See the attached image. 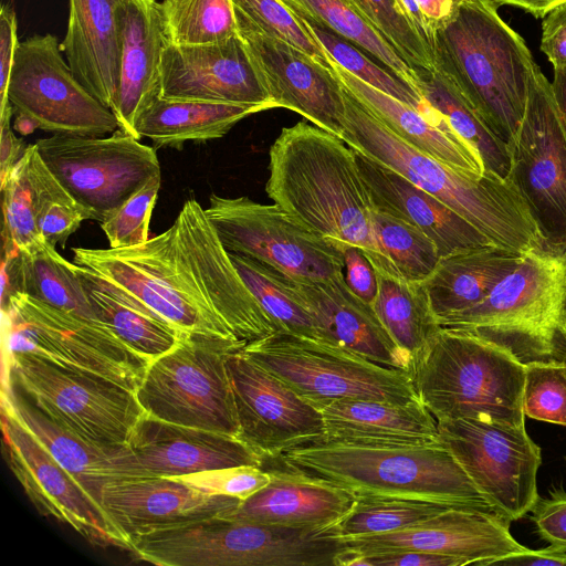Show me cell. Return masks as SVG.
Returning a JSON list of instances; mask_svg holds the SVG:
<instances>
[{"label": "cell", "mask_w": 566, "mask_h": 566, "mask_svg": "<svg viewBox=\"0 0 566 566\" xmlns=\"http://www.w3.org/2000/svg\"><path fill=\"white\" fill-rule=\"evenodd\" d=\"M282 1L294 13L332 30L419 91L420 77L417 71L398 54L349 0Z\"/></svg>", "instance_id": "cell-38"}, {"label": "cell", "mask_w": 566, "mask_h": 566, "mask_svg": "<svg viewBox=\"0 0 566 566\" xmlns=\"http://www.w3.org/2000/svg\"><path fill=\"white\" fill-rule=\"evenodd\" d=\"M34 144L54 177L99 222L160 174L156 149L119 128L109 137L53 135Z\"/></svg>", "instance_id": "cell-13"}, {"label": "cell", "mask_w": 566, "mask_h": 566, "mask_svg": "<svg viewBox=\"0 0 566 566\" xmlns=\"http://www.w3.org/2000/svg\"><path fill=\"white\" fill-rule=\"evenodd\" d=\"M19 43L15 11L11 4L2 3L0 9V113L9 105L7 91Z\"/></svg>", "instance_id": "cell-53"}, {"label": "cell", "mask_w": 566, "mask_h": 566, "mask_svg": "<svg viewBox=\"0 0 566 566\" xmlns=\"http://www.w3.org/2000/svg\"><path fill=\"white\" fill-rule=\"evenodd\" d=\"M262 105L159 97L139 117L136 130L157 147H180L186 142L223 137L243 118L266 111Z\"/></svg>", "instance_id": "cell-35"}, {"label": "cell", "mask_w": 566, "mask_h": 566, "mask_svg": "<svg viewBox=\"0 0 566 566\" xmlns=\"http://www.w3.org/2000/svg\"><path fill=\"white\" fill-rule=\"evenodd\" d=\"M453 506L458 505L417 497L357 495L352 510L336 523V532L342 538L398 532Z\"/></svg>", "instance_id": "cell-41"}, {"label": "cell", "mask_w": 566, "mask_h": 566, "mask_svg": "<svg viewBox=\"0 0 566 566\" xmlns=\"http://www.w3.org/2000/svg\"><path fill=\"white\" fill-rule=\"evenodd\" d=\"M2 313L8 322L9 353L105 378L134 392L149 365L103 323L57 310L27 294H12Z\"/></svg>", "instance_id": "cell-11"}, {"label": "cell", "mask_w": 566, "mask_h": 566, "mask_svg": "<svg viewBox=\"0 0 566 566\" xmlns=\"http://www.w3.org/2000/svg\"><path fill=\"white\" fill-rule=\"evenodd\" d=\"M495 565L511 566H566V552L548 546L543 549H531L507 556Z\"/></svg>", "instance_id": "cell-57"}, {"label": "cell", "mask_w": 566, "mask_h": 566, "mask_svg": "<svg viewBox=\"0 0 566 566\" xmlns=\"http://www.w3.org/2000/svg\"><path fill=\"white\" fill-rule=\"evenodd\" d=\"M274 107L298 113L342 137L345 129L343 85L332 64L247 25L237 24Z\"/></svg>", "instance_id": "cell-21"}, {"label": "cell", "mask_w": 566, "mask_h": 566, "mask_svg": "<svg viewBox=\"0 0 566 566\" xmlns=\"http://www.w3.org/2000/svg\"><path fill=\"white\" fill-rule=\"evenodd\" d=\"M510 178L546 239H566V124L536 64L525 113L509 144Z\"/></svg>", "instance_id": "cell-16"}, {"label": "cell", "mask_w": 566, "mask_h": 566, "mask_svg": "<svg viewBox=\"0 0 566 566\" xmlns=\"http://www.w3.org/2000/svg\"><path fill=\"white\" fill-rule=\"evenodd\" d=\"M322 438L349 443L426 446L440 442L438 422L419 400L391 403L340 399L322 407Z\"/></svg>", "instance_id": "cell-29"}, {"label": "cell", "mask_w": 566, "mask_h": 566, "mask_svg": "<svg viewBox=\"0 0 566 566\" xmlns=\"http://www.w3.org/2000/svg\"><path fill=\"white\" fill-rule=\"evenodd\" d=\"M226 365L237 409L238 438L263 460L324 436L321 410L241 349L228 353Z\"/></svg>", "instance_id": "cell-18"}, {"label": "cell", "mask_w": 566, "mask_h": 566, "mask_svg": "<svg viewBox=\"0 0 566 566\" xmlns=\"http://www.w3.org/2000/svg\"><path fill=\"white\" fill-rule=\"evenodd\" d=\"M378 254L368 259L376 270L421 282L434 270L440 255L434 242L415 226L387 212L371 211Z\"/></svg>", "instance_id": "cell-40"}, {"label": "cell", "mask_w": 566, "mask_h": 566, "mask_svg": "<svg viewBox=\"0 0 566 566\" xmlns=\"http://www.w3.org/2000/svg\"><path fill=\"white\" fill-rule=\"evenodd\" d=\"M565 460H566V457H565Z\"/></svg>", "instance_id": "cell-64"}, {"label": "cell", "mask_w": 566, "mask_h": 566, "mask_svg": "<svg viewBox=\"0 0 566 566\" xmlns=\"http://www.w3.org/2000/svg\"><path fill=\"white\" fill-rule=\"evenodd\" d=\"M7 375L50 420L96 446L126 444L145 415L134 391L34 356L8 352Z\"/></svg>", "instance_id": "cell-10"}, {"label": "cell", "mask_w": 566, "mask_h": 566, "mask_svg": "<svg viewBox=\"0 0 566 566\" xmlns=\"http://www.w3.org/2000/svg\"><path fill=\"white\" fill-rule=\"evenodd\" d=\"M525 366V417L566 427L565 363H531Z\"/></svg>", "instance_id": "cell-48"}, {"label": "cell", "mask_w": 566, "mask_h": 566, "mask_svg": "<svg viewBox=\"0 0 566 566\" xmlns=\"http://www.w3.org/2000/svg\"><path fill=\"white\" fill-rule=\"evenodd\" d=\"M464 560L436 553L405 551L369 556L353 554L348 566H464Z\"/></svg>", "instance_id": "cell-54"}, {"label": "cell", "mask_w": 566, "mask_h": 566, "mask_svg": "<svg viewBox=\"0 0 566 566\" xmlns=\"http://www.w3.org/2000/svg\"><path fill=\"white\" fill-rule=\"evenodd\" d=\"M538 535L549 546L566 552V491L553 490L547 497H539L531 510Z\"/></svg>", "instance_id": "cell-51"}, {"label": "cell", "mask_w": 566, "mask_h": 566, "mask_svg": "<svg viewBox=\"0 0 566 566\" xmlns=\"http://www.w3.org/2000/svg\"><path fill=\"white\" fill-rule=\"evenodd\" d=\"M160 9L169 43L209 44L238 34L232 0H163Z\"/></svg>", "instance_id": "cell-43"}, {"label": "cell", "mask_w": 566, "mask_h": 566, "mask_svg": "<svg viewBox=\"0 0 566 566\" xmlns=\"http://www.w3.org/2000/svg\"><path fill=\"white\" fill-rule=\"evenodd\" d=\"M340 83L407 144L461 171L483 174L478 155L448 123H437L413 107L366 84L331 57Z\"/></svg>", "instance_id": "cell-32"}, {"label": "cell", "mask_w": 566, "mask_h": 566, "mask_svg": "<svg viewBox=\"0 0 566 566\" xmlns=\"http://www.w3.org/2000/svg\"><path fill=\"white\" fill-rule=\"evenodd\" d=\"M232 3L237 24L280 39L331 65L327 52L282 0H232Z\"/></svg>", "instance_id": "cell-46"}, {"label": "cell", "mask_w": 566, "mask_h": 566, "mask_svg": "<svg viewBox=\"0 0 566 566\" xmlns=\"http://www.w3.org/2000/svg\"><path fill=\"white\" fill-rule=\"evenodd\" d=\"M349 1L411 67L436 70L432 51L412 29L397 0Z\"/></svg>", "instance_id": "cell-47"}, {"label": "cell", "mask_w": 566, "mask_h": 566, "mask_svg": "<svg viewBox=\"0 0 566 566\" xmlns=\"http://www.w3.org/2000/svg\"><path fill=\"white\" fill-rule=\"evenodd\" d=\"M375 272L378 291L373 307L397 345L411 358L440 328L426 290L421 282L385 270Z\"/></svg>", "instance_id": "cell-37"}, {"label": "cell", "mask_w": 566, "mask_h": 566, "mask_svg": "<svg viewBox=\"0 0 566 566\" xmlns=\"http://www.w3.org/2000/svg\"><path fill=\"white\" fill-rule=\"evenodd\" d=\"M263 459L238 437L144 415L123 447L124 480L178 478L230 467H262Z\"/></svg>", "instance_id": "cell-20"}, {"label": "cell", "mask_w": 566, "mask_h": 566, "mask_svg": "<svg viewBox=\"0 0 566 566\" xmlns=\"http://www.w3.org/2000/svg\"><path fill=\"white\" fill-rule=\"evenodd\" d=\"M522 256L489 244L440 258L431 274L421 281L438 324L483 302Z\"/></svg>", "instance_id": "cell-33"}, {"label": "cell", "mask_w": 566, "mask_h": 566, "mask_svg": "<svg viewBox=\"0 0 566 566\" xmlns=\"http://www.w3.org/2000/svg\"><path fill=\"white\" fill-rule=\"evenodd\" d=\"M14 128L21 135H29L33 133L38 128V126L30 117L23 114H17L14 119Z\"/></svg>", "instance_id": "cell-62"}, {"label": "cell", "mask_w": 566, "mask_h": 566, "mask_svg": "<svg viewBox=\"0 0 566 566\" xmlns=\"http://www.w3.org/2000/svg\"><path fill=\"white\" fill-rule=\"evenodd\" d=\"M510 524L496 512L458 505L398 532L343 539L359 556L420 551L486 566L528 549L513 537Z\"/></svg>", "instance_id": "cell-19"}, {"label": "cell", "mask_w": 566, "mask_h": 566, "mask_svg": "<svg viewBox=\"0 0 566 566\" xmlns=\"http://www.w3.org/2000/svg\"><path fill=\"white\" fill-rule=\"evenodd\" d=\"M291 280L317 322L319 339L408 370L411 358L390 336L373 305L350 291L344 273L325 280Z\"/></svg>", "instance_id": "cell-25"}, {"label": "cell", "mask_w": 566, "mask_h": 566, "mask_svg": "<svg viewBox=\"0 0 566 566\" xmlns=\"http://www.w3.org/2000/svg\"><path fill=\"white\" fill-rule=\"evenodd\" d=\"M127 0H69L60 49L76 78L112 108L119 81V8Z\"/></svg>", "instance_id": "cell-27"}, {"label": "cell", "mask_w": 566, "mask_h": 566, "mask_svg": "<svg viewBox=\"0 0 566 566\" xmlns=\"http://www.w3.org/2000/svg\"><path fill=\"white\" fill-rule=\"evenodd\" d=\"M7 97L17 114L53 135L97 137L118 129L112 109L76 78L51 33L19 43Z\"/></svg>", "instance_id": "cell-14"}, {"label": "cell", "mask_w": 566, "mask_h": 566, "mask_svg": "<svg viewBox=\"0 0 566 566\" xmlns=\"http://www.w3.org/2000/svg\"><path fill=\"white\" fill-rule=\"evenodd\" d=\"M262 468L326 482L356 496L417 497L496 512L441 441L396 446L317 438L264 459Z\"/></svg>", "instance_id": "cell-4"}, {"label": "cell", "mask_w": 566, "mask_h": 566, "mask_svg": "<svg viewBox=\"0 0 566 566\" xmlns=\"http://www.w3.org/2000/svg\"><path fill=\"white\" fill-rule=\"evenodd\" d=\"M523 365L566 359V239H546L480 304L446 317Z\"/></svg>", "instance_id": "cell-6"}, {"label": "cell", "mask_w": 566, "mask_h": 566, "mask_svg": "<svg viewBox=\"0 0 566 566\" xmlns=\"http://www.w3.org/2000/svg\"><path fill=\"white\" fill-rule=\"evenodd\" d=\"M419 9L437 32L439 28L451 21L464 0H416Z\"/></svg>", "instance_id": "cell-58"}, {"label": "cell", "mask_w": 566, "mask_h": 566, "mask_svg": "<svg viewBox=\"0 0 566 566\" xmlns=\"http://www.w3.org/2000/svg\"><path fill=\"white\" fill-rule=\"evenodd\" d=\"M551 85L555 103L566 124V65L554 67Z\"/></svg>", "instance_id": "cell-61"}, {"label": "cell", "mask_w": 566, "mask_h": 566, "mask_svg": "<svg viewBox=\"0 0 566 566\" xmlns=\"http://www.w3.org/2000/svg\"><path fill=\"white\" fill-rule=\"evenodd\" d=\"M343 95L340 138L355 151L444 202L496 247L525 254L546 239L510 177L453 169L399 138L344 85Z\"/></svg>", "instance_id": "cell-3"}, {"label": "cell", "mask_w": 566, "mask_h": 566, "mask_svg": "<svg viewBox=\"0 0 566 566\" xmlns=\"http://www.w3.org/2000/svg\"><path fill=\"white\" fill-rule=\"evenodd\" d=\"M539 48L554 67L566 65V1L542 18Z\"/></svg>", "instance_id": "cell-55"}, {"label": "cell", "mask_w": 566, "mask_h": 566, "mask_svg": "<svg viewBox=\"0 0 566 566\" xmlns=\"http://www.w3.org/2000/svg\"><path fill=\"white\" fill-rule=\"evenodd\" d=\"M223 247L295 280H325L344 271L339 248L277 205L211 195L205 209Z\"/></svg>", "instance_id": "cell-12"}, {"label": "cell", "mask_w": 566, "mask_h": 566, "mask_svg": "<svg viewBox=\"0 0 566 566\" xmlns=\"http://www.w3.org/2000/svg\"><path fill=\"white\" fill-rule=\"evenodd\" d=\"M159 189L160 174L151 177L101 222L109 248L135 247L149 239V223Z\"/></svg>", "instance_id": "cell-49"}, {"label": "cell", "mask_w": 566, "mask_h": 566, "mask_svg": "<svg viewBox=\"0 0 566 566\" xmlns=\"http://www.w3.org/2000/svg\"><path fill=\"white\" fill-rule=\"evenodd\" d=\"M265 191L273 203L343 250L378 254L373 205L355 150L340 137L301 120L272 144Z\"/></svg>", "instance_id": "cell-2"}, {"label": "cell", "mask_w": 566, "mask_h": 566, "mask_svg": "<svg viewBox=\"0 0 566 566\" xmlns=\"http://www.w3.org/2000/svg\"><path fill=\"white\" fill-rule=\"evenodd\" d=\"M296 15L301 19L307 31L324 48L329 57L349 73L371 87L421 112L430 119L437 123H448L427 103L417 88L401 81L389 70L373 62L365 53H361L355 45L332 30L298 14Z\"/></svg>", "instance_id": "cell-42"}, {"label": "cell", "mask_w": 566, "mask_h": 566, "mask_svg": "<svg viewBox=\"0 0 566 566\" xmlns=\"http://www.w3.org/2000/svg\"><path fill=\"white\" fill-rule=\"evenodd\" d=\"M14 113L9 104L0 113V181L2 182L9 171L15 166L23 156L27 147L22 139L18 138L11 129V117Z\"/></svg>", "instance_id": "cell-56"}, {"label": "cell", "mask_w": 566, "mask_h": 566, "mask_svg": "<svg viewBox=\"0 0 566 566\" xmlns=\"http://www.w3.org/2000/svg\"><path fill=\"white\" fill-rule=\"evenodd\" d=\"M419 91L455 134L478 155L486 172L509 178L510 146L501 139L465 101L452 82L439 70H416Z\"/></svg>", "instance_id": "cell-36"}, {"label": "cell", "mask_w": 566, "mask_h": 566, "mask_svg": "<svg viewBox=\"0 0 566 566\" xmlns=\"http://www.w3.org/2000/svg\"><path fill=\"white\" fill-rule=\"evenodd\" d=\"M35 191L36 226L42 239L62 247L84 220H96L93 211L78 203L54 177L33 144L31 160Z\"/></svg>", "instance_id": "cell-44"}, {"label": "cell", "mask_w": 566, "mask_h": 566, "mask_svg": "<svg viewBox=\"0 0 566 566\" xmlns=\"http://www.w3.org/2000/svg\"><path fill=\"white\" fill-rule=\"evenodd\" d=\"M403 14L422 41L433 53L436 32L426 20L416 0H397ZM434 56V55H433Z\"/></svg>", "instance_id": "cell-59"}, {"label": "cell", "mask_w": 566, "mask_h": 566, "mask_svg": "<svg viewBox=\"0 0 566 566\" xmlns=\"http://www.w3.org/2000/svg\"><path fill=\"white\" fill-rule=\"evenodd\" d=\"M119 81L112 105L118 128L139 139L140 115L161 95V57L168 43L160 2L127 0L119 8Z\"/></svg>", "instance_id": "cell-24"}, {"label": "cell", "mask_w": 566, "mask_h": 566, "mask_svg": "<svg viewBox=\"0 0 566 566\" xmlns=\"http://www.w3.org/2000/svg\"><path fill=\"white\" fill-rule=\"evenodd\" d=\"M8 464L38 511L69 525L85 541L130 553L128 537L104 509L2 405Z\"/></svg>", "instance_id": "cell-17"}, {"label": "cell", "mask_w": 566, "mask_h": 566, "mask_svg": "<svg viewBox=\"0 0 566 566\" xmlns=\"http://www.w3.org/2000/svg\"><path fill=\"white\" fill-rule=\"evenodd\" d=\"M160 97L275 108L239 33L209 44L168 42L161 57Z\"/></svg>", "instance_id": "cell-22"}, {"label": "cell", "mask_w": 566, "mask_h": 566, "mask_svg": "<svg viewBox=\"0 0 566 566\" xmlns=\"http://www.w3.org/2000/svg\"><path fill=\"white\" fill-rule=\"evenodd\" d=\"M497 6L510 4L515 6L531 13L535 18H543L557 4L566 0H492Z\"/></svg>", "instance_id": "cell-60"}, {"label": "cell", "mask_w": 566, "mask_h": 566, "mask_svg": "<svg viewBox=\"0 0 566 566\" xmlns=\"http://www.w3.org/2000/svg\"><path fill=\"white\" fill-rule=\"evenodd\" d=\"M344 256V279L350 291L373 305L378 291L375 269L364 251L357 245H346Z\"/></svg>", "instance_id": "cell-52"}, {"label": "cell", "mask_w": 566, "mask_h": 566, "mask_svg": "<svg viewBox=\"0 0 566 566\" xmlns=\"http://www.w3.org/2000/svg\"><path fill=\"white\" fill-rule=\"evenodd\" d=\"M197 490L245 500L271 481L262 467L241 465L214 469L175 478Z\"/></svg>", "instance_id": "cell-50"}, {"label": "cell", "mask_w": 566, "mask_h": 566, "mask_svg": "<svg viewBox=\"0 0 566 566\" xmlns=\"http://www.w3.org/2000/svg\"><path fill=\"white\" fill-rule=\"evenodd\" d=\"M2 405L102 506L104 485L123 480L119 468L123 446L103 447L83 440L50 420L9 381L3 389Z\"/></svg>", "instance_id": "cell-31"}, {"label": "cell", "mask_w": 566, "mask_h": 566, "mask_svg": "<svg viewBox=\"0 0 566 566\" xmlns=\"http://www.w3.org/2000/svg\"><path fill=\"white\" fill-rule=\"evenodd\" d=\"M242 500L207 493L175 478H139L108 482L101 504L128 537L192 521L226 515Z\"/></svg>", "instance_id": "cell-23"}, {"label": "cell", "mask_w": 566, "mask_h": 566, "mask_svg": "<svg viewBox=\"0 0 566 566\" xmlns=\"http://www.w3.org/2000/svg\"><path fill=\"white\" fill-rule=\"evenodd\" d=\"M20 292L57 310L101 323L87 298L77 264L41 239L25 248L2 247L1 308Z\"/></svg>", "instance_id": "cell-30"}, {"label": "cell", "mask_w": 566, "mask_h": 566, "mask_svg": "<svg viewBox=\"0 0 566 566\" xmlns=\"http://www.w3.org/2000/svg\"><path fill=\"white\" fill-rule=\"evenodd\" d=\"M229 254L242 280L280 331L319 339L317 322L293 286L291 276L247 255Z\"/></svg>", "instance_id": "cell-39"}, {"label": "cell", "mask_w": 566, "mask_h": 566, "mask_svg": "<svg viewBox=\"0 0 566 566\" xmlns=\"http://www.w3.org/2000/svg\"><path fill=\"white\" fill-rule=\"evenodd\" d=\"M564 363H565V365H566V359H565V361H564Z\"/></svg>", "instance_id": "cell-63"}, {"label": "cell", "mask_w": 566, "mask_h": 566, "mask_svg": "<svg viewBox=\"0 0 566 566\" xmlns=\"http://www.w3.org/2000/svg\"><path fill=\"white\" fill-rule=\"evenodd\" d=\"M407 373L437 421L478 419L525 426V366L478 336L440 326L411 357Z\"/></svg>", "instance_id": "cell-7"}, {"label": "cell", "mask_w": 566, "mask_h": 566, "mask_svg": "<svg viewBox=\"0 0 566 566\" xmlns=\"http://www.w3.org/2000/svg\"><path fill=\"white\" fill-rule=\"evenodd\" d=\"M265 470L271 481L222 516L263 524L328 526L356 502V495L346 489L280 469Z\"/></svg>", "instance_id": "cell-28"}, {"label": "cell", "mask_w": 566, "mask_h": 566, "mask_svg": "<svg viewBox=\"0 0 566 566\" xmlns=\"http://www.w3.org/2000/svg\"><path fill=\"white\" fill-rule=\"evenodd\" d=\"M355 153L373 208L418 228L434 242L440 258L493 244L481 231L431 193L397 171Z\"/></svg>", "instance_id": "cell-26"}, {"label": "cell", "mask_w": 566, "mask_h": 566, "mask_svg": "<svg viewBox=\"0 0 566 566\" xmlns=\"http://www.w3.org/2000/svg\"><path fill=\"white\" fill-rule=\"evenodd\" d=\"M241 352L318 409L340 399L419 400L406 370L322 339L279 331Z\"/></svg>", "instance_id": "cell-8"}, {"label": "cell", "mask_w": 566, "mask_h": 566, "mask_svg": "<svg viewBox=\"0 0 566 566\" xmlns=\"http://www.w3.org/2000/svg\"><path fill=\"white\" fill-rule=\"evenodd\" d=\"M440 441L494 510L511 522L537 500L541 448L523 427L478 419L438 420Z\"/></svg>", "instance_id": "cell-15"}, {"label": "cell", "mask_w": 566, "mask_h": 566, "mask_svg": "<svg viewBox=\"0 0 566 566\" xmlns=\"http://www.w3.org/2000/svg\"><path fill=\"white\" fill-rule=\"evenodd\" d=\"M77 273L98 321L149 363L170 352L188 335L91 270L77 265Z\"/></svg>", "instance_id": "cell-34"}, {"label": "cell", "mask_w": 566, "mask_h": 566, "mask_svg": "<svg viewBox=\"0 0 566 566\" xmlns=\"http://www.w3.org/2000/svg\"><path fill=\"white\" fill-rule=\"evenodd\" d=\"M72 251L74 263L188 335L245 345L280 331L196 199L186 200L174 223L143 244Z\"/></svg>", "instance_id": "cell-1"}, {"label": "cell", "mask_w": 566, "mask_h": 566, "mask_svg": "<svg viewBox=\"0 0 566 566\" xmlns=\"http://www.w3.org/2000/svg\"><path fill=\"white\" fill-rule=\"evenodd\" d=\"M492 0H464L436 32V69L443 73L506 144L525 113L536 66L524 39L499 15Z\"/></svg>", "instance_id": "cell-5"}, {"label": "cell", "mask_w": 566, "mask_h": 566, "mask_svg": "<svg viewBox=\"0 0 566 566\" xmlns=\"http://www.w3.org/2000/svg\"><path fill=\"white\" fill-rule=\"evenodd\" d=\"M244 345L187 335L149 363L135 391L146 415L193 428L239 436L227 354Z\"/></svg>", "instance_id": "cell-9"}, {"label": "cell", "mask_w": 566, "mask_h": 566, "mask_svg": "<svg viewBox=\"0 0 566 566\" xmlns=\"http://www.w3.org/2000/svg\"><path fill=\"white\" fill-rule=\"evenodd\" d=\"M33 144L1 182L2 245L25 248L42 239L36 226L35 191L31 160Z\"/></svg>", "instance_id": "cell-45"}]
</instances>
